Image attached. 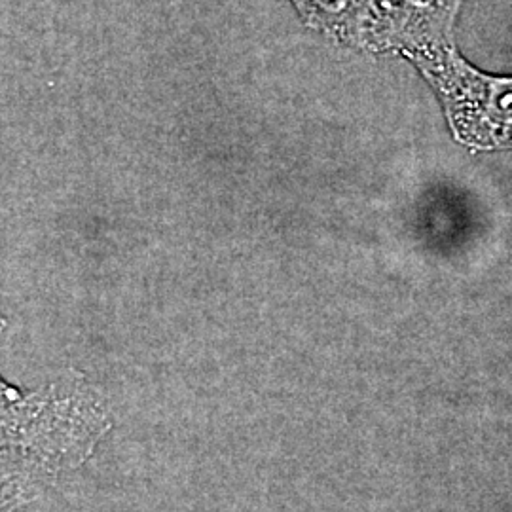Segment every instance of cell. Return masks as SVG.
<instances>
[{
    "label": "cell",
    "mask_w": 512,
    "mask_h": 512,
    "mask_svg": "<svg viewBox=\"0 0 512 512\" xmlns=\"http://www.w3.org/2000/svg\"><path fill=\"white\" fill-rule=\"evenodd\" d=\"M110 429L107 397L78 370L0 404V512H19L52 490Z\"/></svg>",
    "instance_id": "1"
},
{
    "label": "cell",
    "mask_w": 512,
    "mask_h": 512,
    "mask_svg": "<svg viewBox=\"0 0 512 512\" xmlns=\"http://www.w3.org/2000/svg\"><path fill=\"white\" fill-rule=\"evenodd\" d=\"M412 55L439 88L461 141L512 147V78L476 73L446 44Z\"/></svg>",
    "instance_id": "2"
},
{
    "label": "cell",
    "mask_w": 512,
    "mask_h": 512,
    "mask_svg": "<svg viewBox=\"0 0 512 512\" xmlns=\"http://www.w3.org/2000/svg\"><path fill=\"white\" fill-rule=\"evenodd\" d=\"M461 0H374V46L416 54L442 46Z\"/></svg>",
    "instance_id": "3"
},
{
    "label": "cell",
    "mask_w": 512,
    "mask_h": 512,
    "mask_svg": "<svg viewBox=\"0 0 512 512\" xmlns=\"http://www.w3.org/2000/svg\"><path fill=\"white\" fill-rule=\"evenodd\" d=\"M304 21L340 42L374 46V0H293Z\"/></svg>",
    "instance_id": "4"
},
{
    "label": "cell",
    "mask_w": 512,
    "mask_h": 512,
    "mask_svg": "<svg viewBox=\"0 0 512 512\" xmlns=\"http://www.w3.org/2000/svg\"><path fill=\"white\" fill-rule=\"evenodd\" d=\"M6 329V319H4V315H2V311H0V336H2V332ZM21 389L18 387H14L12 384H8L2 376H0V404L12 403V401H16L21 397Z\"/></svg>",
    "instance_id": "5"
}]
</instances>
